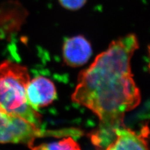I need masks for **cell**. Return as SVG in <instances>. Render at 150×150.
Instances as JSON below:
<instances>
[{
    "mask_svg": "<svg viewBox=\"0 0 150 150\" xmlns=\"http://www.w3.org/2000/svg\"><path fill=\"white\" fill-rule=\"evenodd\" d=\"M26 95L27 101L33 109L38 111L41 107L50 105L56 97L54 84L44 76H37L28 82Z\"/></svg>",
    "mask_w": 150,
    "mask_h": 150,
    "instance_id": "cell-4",
    "label": "cell"
},
{
    "mask_svg": "<svg viewBox=\"0 0 150 150\" xmlns=\"http://www.w3.org/2000/svg\"><path fill=\"white\" fill-rule=\"evenodd\" d=\"M30 80L28 69L23 66L9 61L0 64V109L39 128L41 115L32 108L26 98V89Z\"/></svg>",
    "mask_w": 150,
    "mask_h": 150,
    "instance_id": "cell-2",
    "label": "cell"
},
{
    "mask_svg": "<svg viewBox=\"0 0 150 150\" xmlns=\"http://www.w3.org/2000/svg\"><path fill=\"white\" fill-rule=\"evenodd\" d=\"M79 144L72 137L64 138L59 142L41 144L37 146H33L32 149H53V150H76L79 149Z\"/></svg>",
    "mask_w": 150,
    "mask_h": 150,
    "instance_id": "cell-7",
    "label": "cell"
},
{
    "mask_svg": "<svg viewBox=\"0 0 150 150\" xmlns=\"http://www.w3.org/2000/svg\"><path fill=\"white\" fill-rule=\"evenodd\" d=\"M138 48L134 35L121 38L79 75L71 100L99 118V127L90 135L98 149H107L114 142L115 131L125 126V114L140 103V92L131 69V58Z\"/></svg>",
    "mask_w": 150,
    "mask_h": 150,
    "instance_id": "cell-1",
    "label": "cell"
},
{
    "mask_svg": "<svg viewBox=\"0 0 150 150\" xmlns=\"http://www.w3.org/2000/svg\"><path fill=\"white\" fill-rule=\"evenodd\" d=\"M48 137L49 131L41 130L21 117L0 109V143L25 144L31 148L36 138Z\"/></svg>",
    "mask_w": 150,
    "mask_h": 150,
    "instance_id": "cell-3",
    "label": "cell"
},
{
    "mask_svg": "<svg viewBox=\"0 0 150 150\" xmlns=\"http://www.w3.org/2000/svg\"><path fill=\"white\" fill-rule=\"evenodd\" d=\"M58 1L64 8L71 11H76L84 6L87 0H58Z\"/></svg>",
    "mask_w": 150,
    "mask_h": 150,
    "instance_id": "cell-8",
    "label": "cell"
},
{
    "mask_svg": "<svg viewBox=\"0 0 150 150\" xmlns=\"http://www.w3.org/2000/svg\"><path fill=\"white\" fill-rule=\"evenodd\" d=\"M148 129L144 128L141 134L123 127L115 131V138L107 149H148L146 137Z\"/></svg>",
    "mask_w": 150,
    "mask_h": 150,
    "instance_id": "cell-6",
    "label": "cell"
},
{
    "mask_svg": "<svg viewBox=\"0 0 150 150\" xmlns=\"http://www.w3.org/2000/svg\"><path fill=\"white\" fill-rule=\"evenodd\" d=\"M64 62L72 67L86 63L92 54L90 43L82 36H74L64 42L63 48Z\"/></svg>",
    "mask_w": 150,
    "mask_h": 150,
    "instance_id": "cell-5",
    "label": "cell"
}]
</instances>
